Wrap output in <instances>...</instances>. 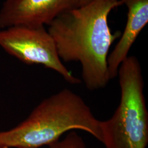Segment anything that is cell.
I'll return each mask as SVG.
<instances>
[{"label": "cell", "mask_w": 148, "mask_h": 148, "mask_svg": "<svg viewBox=\"0 0 148 148\" xmlns=\"http://www.w3.org/2000/svg\"><path fill=\"white\" fill-rule=\"evenodd\" d=\"M48 146V148H87L82 138L75 131H70L63 139H59Z\"/></svg>", "instance_id": "cell-7"}, {"label": "cell", "mask_w": 148, "mask_h": 148, "mask_svg": "<svg viewBox=\"0 0 148 148\" xmlns=\"http://www.w3.org/2000/svg\"><path fill=\"white\" fill-rule=\"evenodd\" d=\"M128 9L127 23L119 41L108 57L110 79L117 76L122 62L128 53L138 35L148 22V0H120Z\"/></svg>", "instance_id": "cell-6"}, {"label": "cell", "mask_w": 148, "mask_h": 148, "mask_svg": "<svg viewBox=\"0 0 148 148\" xmlns=\"http://www.w3.org/2000/svg\"><path fill=\"white\" fill-rule=\"evenodd\" d=\"M117 75L120 101L112 116L101 121V142L105 148H147L148 111L138 59L128 56L120 65Z\"/></svg>", "instance_id": "cell-3"}, {"label": "cell", "mask_w": 148, "mask_h": 148, "mask_svg": "<svg viewBox=\"0 0 148 148\" xmlns=\"http://www.w3.org/2000/svg\"><path fill=\"white\" fill-rule=\"evenodd\" d=\"M74 7L76 0H5L0 10V30L16 25H49Z\"/></svg>", "instance_id": "cell-5"}, {"label": "cell", "mask_w": 148, "mask_h": 148, "mask_svg": "<svg viewBox=\"0 0 148 148\" xmlns=\"http://www.w3.org/2000/svg\"><path fill=\"white\" fill-rule=\"evenodd\" d=\"M75 130L101 142V121L79 95L65 88L42 101L16 127L0 131V148H40Z\"/></svg>", "instance_id": "cell-2"}, {"label": "cell", "mask_w": 148, "mask_h": 148, "mask_svg": "<svg viewBox=\"0 0 148 148\" xmlns=\"http://www.w3.org/2000/svg\"><path fill=\"white\" fill-rule=\"evenodd\" d=\"M0 47L27 64H40L55 71L71 85H79L59 57L52 37L44 27L16 25L0 30Z\"/></svg>", "instance_id": "cell-4"}, {"label": "cell", "mask_w": 148, "mask_h": 148, "mask_svg": "<svg viewBox=\"0 0 148 148\" xmlns=\"http://www.w3.org/2000/svg\"><path fill=\"white\" fill-rule=\"evenodd\" d=\"M122 5L120 0H92L65 11L48 25L59 58L65 62L81 64L88 90L104 88L110 80L109 52L121 33L111 32L108 16Z\"/></svg>", "instance_id": "cell-1"}, {"label": "cell", "mask_w": 148, "mask_h": 148, "mask_svg": "<svg viewBox=\"0 0 148 148\" xmlns=\"http://www.w3.org/2000/svg\"><path fill=\"white\" fill-rule=\"evenodd\" d=\"M92 0H76V7L85 5Z\"/></svg>", "instance_id": "cell-8"}]
</instances>
